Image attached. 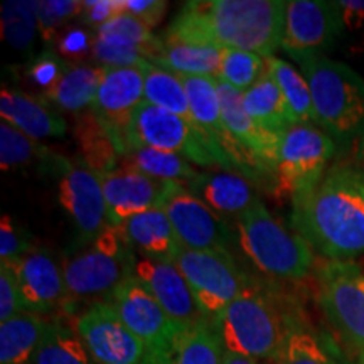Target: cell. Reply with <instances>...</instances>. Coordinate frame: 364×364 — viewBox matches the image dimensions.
Instances as JSON below:
<instances>
[{"instance_id":"10","label":"cell","mask_w":364,"mask_h":364,"mask_svg":"<svg viewBox=\"0 0 364 364\" xmlns=\"http://www.w3.org/2000/svg\"><path fill=\"white\" fill-rule=\"evenodd\" d=\"M174 263L209 321L220 316L250 284L230 252L181 247Z\"/></svg>"},{"instance_id":"12","label":"cell","mask_w":364,"mask_h":364,"mask_svg":"<svg viewBox=\"0 0 364 364\" xmlns=\"http://www.w3.org/2000/svg\"><path fill=\"white\" fill-rule=\"evenodd\" d=\"M75 329L97 364H145L149 351L107 302H95L76 316Z\"/></svg>"},{"instance_id":"1","label":"cell","mask_w":364,"mask_h":364,"mask_svg":"<svg viewBox=\"0 0 364 364\" xmlns=\"http://www.w3.org/2000/svg\"><path fill=\"white\" fill-rule=\"evenodd\" d=\"M292 226L326 260L364 257V172L348 162L329 167L294 196Z\"/></svg>"},{"instance_id":"22","label":"cell","mask_w":364,"mask_h":364,"mask_svg":"<svg viewBox=\"0 0 364 364\" xmlns=\"http://www.w3.org/2000/svg\"><path fill=\"white\" fill-rule=\"evenodd\" d=\"M226 349L213 321L182 326L167 348L145 364H223Z\"/></svg>"},{"instance_id":"19","label":"cell","mask_w":364,"mask_h":364,"mask_svg":"<svg viewBox=\"0 0 364 364\" xmlns=\"http://www.w3.org/2000/svg\"><path fill=\"white\" fill-rule=\"evenodd\" d=\"M102 176V188L107 201L108 223L120 226L129 218L161 208L171 182H164L134 169L118 166Z\"/></svg>"},{"instance_id":"14","label":"cell","mask_w":364,"mask_h":364,"mask_svg":"<svg viewBox=\"0 0 364 364\" xmlns=\"http://www.w3.org/2000/svg\"><path fill=\"white\" fill-rule=\"evenodd\" d=\"M103 302L118 314L136 339L142 341L149 351V358L164 351L182 327L172 321L169 314L164 311L156 297L135 275L118 285Z\"/></svg>"},{"instance_id":"3","label":"cell","mask_w":364,"mask_h":364,"mask_svg":"<svg viewBox=\"0 0 364 364\" xmlns=\"http://www.w3.org/2000/svg\"><path fill=\"white\" fill-rule=\"evenodd\" d=\"M226 353L263 363H279L295 322L270 292L250 282L216 318Z\"/></svg>"},{"instance_id":"42","label":"cell","mask_w":364,"mask_h":364,"mask_svg":"<svg viewBox=\"0 0 364 364\" xmlns=\"http://www.w3.org/2000/svg\"><path fill=\"white\" fill-rule=\"evenodd\" d=\"M33 247V241L24 231V228L16 225L12 216L4 215L0 221V263L12 265Z\"/></svg>"},{"instance_id":"39","label":"cell","mask_w":364,"mask_h":364,"mask_svg":"<svg viewBox=\"0 0 364 364\" xmlns=\"http://www.w3.org/2000/svg\"><path fill=\"white\" fill-rule=\"evenodd\" d=\"M83 2L80 0H41L38 6L39 34L44 43H54L63 26L73 17L80 16Z\"/></svg>"},{"instance_id":"30","label":"cell","mask_w":364,"mask_h":364,"mask_svg":"<svg viewBox=\"0 0 364 364\" xmlns=\"http://www.w3.org/2000/svg\"><path fill=\"white\" fill-rule=\"evenodd\" d=\"M120 167L134 169L164 182H177L186 188H189L199 176V171H196L188 159L179 154L150 147L132 149L120 159Z\"/></svg>"},{"instance_id":"44","label":"cell","mask_w":364,"mask_h":364,"mask_svg":"<svg viewBox=\"0 0 364 364\" xmlns=\"http://www.w3.org/2000/svg\"><path fill=\"white\" fill-rule=\"evenodd\" d=\"M122 12H125L124 0H86L81 9L80 19L85 26L97 31L98 27L107 24Z\"/></svg>"},{"instance_id":"20","label":"cell","mask_w":364,"mask_h":364,"mask_svg":"<svg viewBox=\"0 0 364 364\" xmlns=\"http://www.w3.org/2000/svg\"><path fill=\"white\" fill-rule=\"evenodd\" d=\"M2 120L16 127L34 140L59 139L66 135V120L46 100L21 90L2 88L0 91Z\"/></svg>"},{"instance_id":"6","label":"cell","mask_w":364,"mask_h":364,"mask_svg":"<svg viewBox=\"0 0 364 364\" xmlns=\"http://www.w3.org/2000/svg\"><path fill=\"white\" fill-rule=\"evenodd\" d=\"M238 245L247 258L267 277L297 282L311 275L314 250L299 233H292L257 201L236 220Z\"/></svg>"},{"instance_id":"41","label":"cell","mask_w":364,"mask_h":364,"mask_svg":"<svg viewBox=\"0 0 364 364\" xmlns=\"http://www.w3.org/2000/svg\"><path fill=\"white\" fill-rule=\"evenodd\" d=\"M95 36L81 26H71L63 29L54 41V51L65 61L73 65H83L85 59L93 56Z\"/></svg>"},{"instance_id":"9","label":"cell","mask_w":364,"mask_h":364,"mask_svg":"<svg viewBox=\"0 0 364 364\" xmlns=\"http://www.w3.org/2000/svg\"><path fill=\"white\" fill-rule=\"evenodd\" d=\"M318 304L341 338L364 358V270L327 260L317 270Z\"/></svg>"},{"instance_id":"28","label":"cell","mask_w":364,"mask_h":364,"mask_svg":"<svg viewBox=\"0 0 364 364\" xmlns=\"http://www.w3.org/2000/svg\"><path fill=\"white\" fill-rule=\"evenodd\" d=\"M48 322L43 316L22 312L0 324V364H31Z\"/></svg>"},{"instance_id":"15","label":"cell","mask_w":364,"mask_h":364,"mask_svg":"<svg viewBox=\"0 0 364 364\" xmlns=\"http://www.w3.org/2000/svg\"><path fill=\"white\" fill-rule=\"evenodd\" d=\"M26 312L49 316L73 312L63 267L48 248L33 247L12 265Z\"/></svg>"},{"instance_id":"13","label":"cell","mask_w":364,"mask_h":364,"mask_svg":"<svg viewBox=\"0 0 364 364\" xmlns=\"http://www.w3.org/2000/svg\"><path fill=\"white\" fill-rule=\"evenodd\" d=\"M161 208L169 216L181 247L230 252L231 228L186 186L171 182Z\"/></svg>"},{"instance_id":"25","label":"cell","mask_w":364,"mask_h":364,"mask_svg":"<svg viewBox=\"0 0 364 364\" xmlns=\"http://www.w3.org/2000/svg\"><path fill=\"white\" fill-rule=\"evenodd\" d=\"M179 78L184 85L186 93H188L191 118L226 150L240 172L233 142H231L225 122H223L221 100L220 93H218L216 78H206V76H179Z\"/></svg>"},{"instance_id":"21","label":"cell","mask_w":364,"mask_h":364,"mask_svg":"<svg viewBox=\"0 0 364 364\" xmlns=\"http://www.w3.org/2000/svg\"><path fill=\"white\" fill-rule=\"evenodd\" d=\"M208 204L216 215L238 218L260 201L252 182L241 172L216 169L199 172L198 179L188 188Z\"/></svg>"},{"instance_id":"34","label":"cell","mask_w":364,"mask_h":364,"mask_svg":"<svg viewBox=\"0 0 364 364\" xmlns=\"http://www.w3.org/2000/svg\"><path fill=\"white\" fill-rule=\"evenodd\" d=\"M38 6L34 0H6L2 2V39L17 53L29 54L39 33Z\"/></svg>"},{"instance_id":"5","label":"cell","mask_w":364,"mask_h":364,"mask_svg":"<svg viewBox=\"0 0 364 364\" xmlns=\"http://www.w3.org/2000/svg\"><path fill=\"white\" fill-rule=\"evenodd\" d=\"M134 247L124 228L108 225L97 238L63 258V273L71 307L93 300L102 302L118 285L135 275Z\"/></svg>"},{"instance_id":"17","label":"cell","mask_w":364,"mask_h":364,"mask_svg":"<svg viewBox=\"0 0 364 364\" xmlns=\"http://www.w3.org/2000/svg\"><path fill=\"white\" fill-rule=\"evenodd\" d=\"M58 199L85 243L93 241L110 225L102 176L85 164H73L70 171L61 176Z\"/></svg>"},{"instance_id":"16","label":"cell","mask_w":364,"mask_h":364,"mask_svg":"<svg viewBox=\"0 0 364 364\" xmlns=\"http://www.w3.org/2000/svg\"><path fill=\"white\" fill-rule=\"evenodd\" d=\"M144 66L105 68L91 112L112 135L120 157L127 154L125 132L135 108L144 102Z\"/></svg>"},{"instance_id":"24","label":"cell","mask_w":364,"mask_h":364,"mask_svg":"<svg viewBox=\"0 0 364 364\" xmlns=\"http://www.w3.org/2000/svg\"><path fill=\"white\" fill-rule=\"evenodd\" d=\"M127 238L149 258L174 262L181 243L172 228L167 213L162 208H152L127 220L124 225Z\"/></svg>"},{"instance_id":"47","label":"cell","mask_w":364,"mask_h":364,"mask_svg":"<svg viewBox=\"0 0 364 364\" xmlns=\"http://www.w3.org/2000/svg\"><path fill=\"white\" fill-rule=\"evenodd\" d=\"M223 364H272V363H263L252 358H243V356H238V354L226 353L225 359H223Z\"/></svg>"},{"instance_id":"8","label":"cell","mask_w":364,"mask_h":364,"mask_svg":"<svg viewBox=\"0 0 364 364\" xmlns=\"http://www.w3.org/2000/svg\"><path fill=\"white\" fill-rule=\"evenodd\" d=\"M336 142L317 125H292L280 136L273 169V194L290 199L312 188L329 169Z\"/></svg>"},{"instance_id":"11","label":"cell","mask_w":364,"mask_h":364,"mask_svg":"<svg viewBox=\"0 0 364 364\" xmlns=\"http://www.w3.org/2000/svg\"><path fill=\"white\" fill-rule=\"evenodd\" d=\"M343 12L339 2L290 0L287 2L282 49L295 61L324 56L343 38Z\"/></svg>"},{"instance_id":"43","label":"cell","mask_w":364,"mask_h":364,"mask_svg":"<svg viewBox=\"0 0 364 364\" xmlns=\"http://www.w3.org/2000/svg\"><path fill=\"white\" fill-rule=\"evenodd\" d=\"M26 312L16 273L9 265H0V322Z\"/></svg>"},{"instance_id":"26","label":"cell","mask_w":364,"mask_h":364,"mask_svg":"<svg viewBox=\"0 0 364 364\" xmlns=\"http://www.w3.org/2000/svg\"><path fill=\"white\" fill-rule=\"evenodd\" d=\"M103 75V66L70 65L61 80L43 98L56 110L80 115L86 108L91 110Z\"/></svg>"},{"instance_id":"36","label":"cell","mask_w":364,"mask_h":364,"mask_svg":"<svg viewBox=\"0 0 364 364\" xmlns=\"http://www.w3.org/2000/svg\"><path fill=\"white\" fill-rule=\"evenodd\" d=\"M267 71V58L241 49H225L218 80L240 91H248Z\"/></svg>"},{"instance_id":"48","label":"cell","mask_w":364,"mask_h":364,"mask_svg":"<svg viewBox=\"0 0 364 364\" xmlns=\"http://www.w3.org/2000/svg\"><path fill=\"white\" fill-rule=\"evenodd\" d=\"M356 364H364V358H363V356H361V358H359V361H358Z\"/></svg>"},{"instance_id":"31","label":"cell","mask_w":364,"mask_h":364,"mask_svg":"<svg viewBox=\"0 0 364 364\" xmlns=\"http://www.w3.org/2000/svg\"><path fill=\"white\" fill-rule=\"evenodd\" d=\"M75 139L78 142L85 166L98 174H107L117 169L122 159L120 152L112 135L91 110L76 115Z\"/></svg>"},{"instance_id":"18","label":"cell","mask_w":364,"mask_h":364,"mask_svg":"<svg viewBox=\"0 0 364 364\" xmlns=\"http://www.w3.org/2000/svg\"><path fill=\"white\" fill-rule=\"evenodd\" d=\"M135 277L179 326H194L209 321L174 262L142 257L135 263Z\"/></svg>"},{"instance_id":"37","label":"cell","mask_w":364,"mask_h":364,"mask_svg":"<svg viewBox=\"0 0 364 364\" xmlns=\"http://www.w3.org/2000/svg\"><path fill=\"white\" fill-rule=\"evenodd\" d=\"M95 36L97 38L117 41V43L136 46V48L150 49V51H154L156 54L161 53L164 46V41L157 38L156 34H152V31H150L147 24H144L142 21H139L135 16H132L127 11L118 14L117 17H113L107 24L98 27L95 31Z\"/></svg>"},{"instance_id":"4","label":"cell","mask_w":364,"mask_h":364,"mask_svg":"<svg viewBox=\"0 0 364 364\" xmlns=\"http://www.w3.org/2000/svg\"><path fill=\"white\" fill-rule=\"evenodd\" d=\"M312 95L316 124L334 142L364 134V80L346 63L312 56L297 63Z\"/></svg>"},{"instance_id":"38","label":"cell","mask_w":364,"mask_h":364,"mask_svg":"<svg viewBox=\"0 0 364 364\" xmlns=\"http://www.w3.org/2000/svg\"><path fill=\"white\" fill-rule=\"evenodd\" d=\"M277 364H336L332 361L317 336L295 324L290 331L284 351Z\"/></svg>"},{"instance_id":"45","label":"cell","mask_w":364,"mask_h":364,"mask_svg":"<svg viewBox=\"0 0 364 364\" xmlns=\"http://www.w3.org/2000/svg\"><path fill=\"white\" fill-rule=\"evenodd\" d=\"M125 11L136 19L147 24L150 29L161 24L167 11V2L164 0H124Z\"/></svg>"},{"instance_id":"40","label":"cell","mask_w":364,"mask_h":364,"mask_svg":"<svg viewBox=\"0 0 364 364\" xmlns=\"http://www.w3.org/2000/svg\"><path fill=\"white\" fill-rule=\"evenodd\" d=\"M68 66H70V63H66L54 49L48 48L31 59L26 70V78L31 86L41 90V97H43L61 80Z\"/></svg>"},{"instance_id":"32","label":"cell","mask_w":364,"mask_h":364,"mask_svg":"<svg viewBox=\"0 0 364 364\" xmlns=\"http://www.w3.org/2000/svg\"><path fill=\"white\" fill-rule=\"evenodd\" d=\"M31 364H93V359L76 329L54 318L48 322Z\"/></svg>"},{"instance_id":"33","label":"cell","mask_w":364,"mask_h":364,"mask_svg":"<svg viewBox=\"0 0 364 364\" xmlns=\"http://www.w3.org/2000/svg\"><path fill=\"white\" fill-rule=\"evenodd\" d=\"M267 70L284 93L285 102L289 105L297 125H317L311 88H309L302 71L275 56L267 58Z\"/></svg>"},{"instance_id":"23","label":"cell","mask_w":364,"mask_h":364,"mask_svg":"<svg viewBox=\"0 0 364 364\" xmlns=\"http://www.w3.org/2000/svg\"><path fill=\"white\" fill-rule=\"evenodd\" d=\"M73 164L48 145L31 139L16 127L2 120L0 124V167L4 172L38 169L44 174L65 176Z\"/></svg>"},{"instance_id":"29","label":"cell","mask_w":364,"mask_h":364,"mask_svg":"<svg viewBox=\"0 0 364 364\" xmlns=\"http://www.w3.org/2000/svg\"><path fill=\"white\" fill-rule=\"evenodd\" d=\"M225 49L213 46L164 43L161 53L154 59V66L179 76H206L218 78Z\"/></svg>"},{"instance_id":"27","label":"cell","mask_w":364,"mask_h":364,"mask_svg":"<svg viewBox=\"0 0 364 364\" xmlns=\"http://www.w3.org/2000/svg\"><path fill=\"white\" fill-rule=\"evenodd\" d=\"M243 105L255 124L265 130L282 134L292 125H297L284 93L268 70L252 88L245 91Z\"/></svg>"},{"instance_id":"35","label":"cell","mask_w":364,"mask_h":364,"mask_svg":"<svg viewBox=\"0 0 364 364\" xmlns=\"http://www.w3.org/2000/svg\"><path fill=\"white\" fill-rule=\"evenodd\" d=\"M144 73V102L193 120L188 93L179 76L154 65H145Z\"/></svg>"},{"instance_id":"2","label":"cell","mask_w":364,"mask_h":364,"mask_svg":"<svg viewBox=\"0 0 364 364\" xmlns=\"http://www.w3.org/2000/svg\"><path fill=\"white\" fill-rule=\"evenodd\" d=\"M287 2L204 0L188 2L166 31L164 43L241 49L272 58L282 48Z\"/></svg>"},{"instance_id":"46","label":"cell","mask_w":364,"mask_h":364,"mask_svg":"<svg viewBox=\"0 0 364 364\" xmlns=\"http://www.w3.org/2000/svg\"><path fill=\"white\" fill-rule=\"evenodd\" d=\"M343 12V36L349 34L364 43V0H341Z\"/></svg>"},{"instance_id":"7","label":"cell","mask_w":364,"mask_h":364,"mask_svg":"<svg viewBox=\"0 0 364 364\" xmlns=\"http://www.w3.org/2000/svg\"><path fill=\"white\" fill-rule=\"evenodd\" d=\"M127 154L132 149L150 147L179 154L201 167L236 171L233 159L220 144L189 118L142 102L135 108L125 132Z\"/></svg>"}]
</instances>
